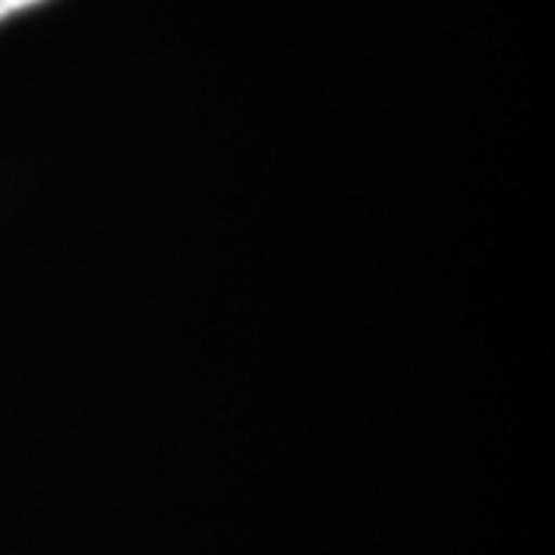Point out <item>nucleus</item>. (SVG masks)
<instances>
[{"mask_svg":"<svg viewBox=\"0 0 555 555\" xmlns=\"http://www.w3.org/2000/svg\"><path fill=\"white\" fill-rule=\"evenodd\" d=\"M39 3H44V0H0V21H5L9 16H13V13L26 11Z\"/></svg>","mask_w":555,"mask_h":555,"instance_id":"obj_1","label":"nucleus"}]
</instances>
